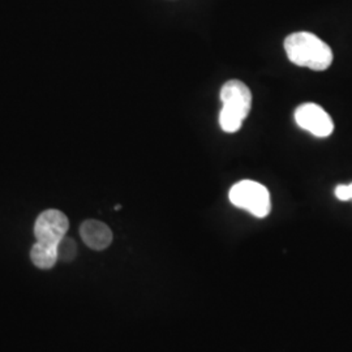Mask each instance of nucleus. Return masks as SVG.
I'll list each match as a JSON object with an SVG mask.
<instances>
[{"label": "nucleus", "mask_w": 352, "mask_h": 352, "mask_svg": "<svg viewBox=\"0 0 352 352\" xmlns=\"http://www.w3.org/2000/svg\"><path fill=\"white\" fill-rule=\"evenodd\" d=\"M285 50L291 63L312 71H325L333 63V51L320 38L308 33H294L285 41Z\"/></svg>", "instance_id": "obj_1"}, {"label": "nucleus", "mask_w": 352, "mask_h": 352, "mask_svg": "<svg viewBox=\"0 0 352 352\" xmlns=\"http://www.w3.org/2000/svg\"><path fill=\"white\" fill-rule=\"evenodd\" d=\"M221 101L219 126L226 133H235L251 111V90L239 80H230L221 89Z\"/></svg>", "instance_id": "obj_2"}, {"label": "nucleus", "mask_w": 352, "mask_h": 352, "mask_svg": "<svg viewBox=\"0 0 352 352\" xmlns=\"http://www.w3.org/2000/svg\"><path fill=\"white\" fill-rule=\"evenodd\" d=\"M231 204L250 212L257 218H265L272 210L270 193L267 188L253 180H241L232 186L228 193Z\"/></svg>", "instance_id": "obj_3"}, {"label": "nucleus", "mask_w": 352, "mask_h": 352, "mask_svg": "<svg viewBox=\"0 0 352 352\" xmlns=\"http://www.w3.org/2000/svg\"><path fill=\"white\" fill-rule=\"evenodd\" d=\"M69 222L65 214L60 210L50 209L38 215L34 225L36 243L56 248L68 231Z\"/></svg>", "instance_id": "obj_4"}, {"label": "nucleus", "mask_w": 352, "mask_h": 352, "mask_svg": "<svg viewBox=\"0 0 352 352\" xmlns=\"http://www.w3.org/2000/svg\"><path fill=\"white\" fill-rule=\"evenodd\" d=\"M295 122L304 131L324 139L333 133L334 123L330 115L316 103H304L295 110Z\"/></svg>", "instance_id": "obj_5"}, {"label": "nucleus", "mask_w": 352, "mask_h": 352, "mask_svg": "<svg viewBox=\"0 0 352 352\" xmlns=\"http://www.w3.org/2000/svg\"><path fill=\"white\" fill-rule=\"evenodd\" d=\"M80 235L89 248L94 251L106 250L113 241L110 227L100 221L89 219L80 227Z\"/></svg>", "instance_id": "obj_6"}, {"label": "nucleus", "mask_w": 352, "mask_h": 352, "mask_svg": "<svg viewBox=\"0 0 352 352\" xmlns=\"http://www.w3.org/2000/svg\"><path fill=\"white\" fill-rule=\"evenodd\" d=\"M30 258L39 269H51L58 261L56 248L36 243L30 251Z\"/></svg>", "instance_id": "obj_7"}, {"label": "nucleus", "mask_w": 352, "mask_h": 352, "mask_svg": "<svg viewBox=\"0 0 352 352\" xmlns=\"http://www.w3.org/2000/svg\"><path fill=\"white\" fill-rule=\"evenodd\" d=\"M56 254H58V261H63V263L74 261L77 254L75 240L64 236L56 247Z\"/></svg>", "instance_id": "obj_8"}, {"label": "nucleus", "mask_w": 352, "mask_h": 352, "mask_svg": "<svg viewBox=\"0 0 352 352\" xmlns=\"http://www.w3.org/2000/svg\"><path fill=\"white\" fill-rule=\"evenodd\" d=\"M336 196L340 201H350L352 200V183L349 186L340 184L336 188Z\"/></svg>", "instance_id": "obj_9"}]
</instances>
